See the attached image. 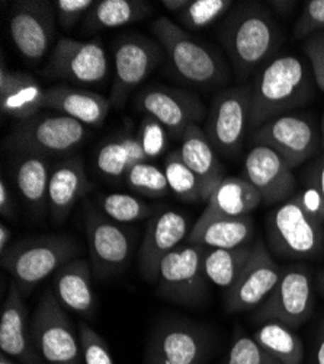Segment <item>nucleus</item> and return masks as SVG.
<instances>
[{
  "label": "nucleus",
  "instance_id": "obj_1",
  "mask_svg": "<svg viewBox=\"0 0 324 364\" xmlns=\"http://www.w3.org/2000/svg\"><path fill=\"white\" fill-rule=\"evenodd\" d=\"M311 69L296 54H278L264 65L250 85L249 133L268 121L291 114L313 97Z\"/></svg>",
  "mask_w": 324,
  "mask_h": 364
},
{
  "label": "nucleus",
  "instance_id": "obj_2",
  "mask_svg": "<svg viewBox=\"0 0 324 364\" xmlns=\"http://www.w3.org/2000/svg\"><path fill=\"white\" fill-rule=\"evenodd\" d=\"M221 41L235 76L245 80L276 57L284 37L268 8L245 4L225 18L221 26Z\"/></svg>",
  "mask_w": 324,
  "mask_h": 364
},
{
  "label": "nucleus",
  "instance_id": "obj_3",
  "mask_svg": "<svg viewBox=\"0 0 324 364\" xmlns=\"http://www.w3.org/2000/svg\"><path fill=\"white\" fill-rule=\"evenodd\" d=\"M152 33L167 54L174 72L188 83L213 87L228 82L230 70L223 57L170 18L160 16L153 21Z\"/></svg>",
  "mask_w": 324,
  "mask_h": 364
},
{
  "label": "nucleus",
  "instance_id": "obj_4",
  "mask_svg": "<svg viewBox=\"0 0 324 364\" xmlns=\"http://www.w3.org/2000/svg\"><path fill=\"white\" fill-rule=\"evenodd\" d=\"M80 247L66 235H44L16 242L2 255V267L13 277L22 294L76 259Z\"/></svg>",
  "mask_w": 324,
  "mask_h": 364
},
{
  "label": "nucleus",
  "instance_id": "obj_5",
  "mask_svg": "<svg viewBox=\"0 0 324 364\" xmlns=\"http://www.w3.org/2000/svg\"><path fill=\"white\" fill-rule=\"evenodd\" d=\"M324 220L297 194L279 204L268 218L267 230L272 250L285 258H313L323 251Z\"/></svg>",
  "mask_w": 324,
  "mask_h": 364
},
{
  "label": "nucleus",
  "instance_id": "obj_6",
  "mask_svg": "<svg viewBox=\"0 0 324 364\" xmlns=\"http://www.w3.org/2000/svg\"><path fill=\"white\" fill-rule=\"evenodd\" d=\"M87 127L67 115H35L19 121L9 146L21 154L45 158L72 154L87 137Z\"/></svg>",
  "mask_w": 324,
  "mask_h": 364
},
{
  "label": "nucleus",
  "instance_id": "obj_7",
  "mask_svg": "<svg viewBox=\"0 0 324 364\" xmlns=\"http://www.w3.org/2000/svg\"><path fill=\"white\" fill-rule=\"evenodd\" d=\"M31 333L38 354L47 364H84L79 337L52 290H47L38 301Z\"/></svg>",
  "mask_w": 324,
  "mask_h": 364
},
{
  "label": "nucleus",
  "instance_id": "obj_8",
  "mask_svg": "<svg viewBox=\"0 0 324 364\" xmlns=\"http://www.w3.org/2000/svg\"><path fill=\"white\" fill-rule=\"evenodd\" d=\"M202 245H179L160 264L157 294L184 306H198L208 294V279L203 271Z\"/></svg>",
  "mask_w": 324,
  "mask_h": 364
},
{
  "label": "nucleus",
  "instance_id": "obj_9",
  "mask_svg": "<svg viewBox=\"0 0 324 364\" xmlns=\"http://www.w3.org/2000/svg\"><path fill=\"white\" fill-rule=\"evenodd\" d=\"M314 311L311 272L304 265L282 269L281 279L269 297L256 309V322H279L291 329L304 325Z\"/></svg>",
  "mask_w": 324,
  "mask_h": 364
},
{
  "label": "nucleus",
  "instance_id": "obj_10",
  "mask_svg": "<svg viewBox=\"0 0 324 364\" xmlns=\"http://www.w3.org/2000/svg\"><path fill=\"white\" fill-rule=\"evenodd\" d=\"M252 90L249 85L225 87L213 98L205 121V134L224 156H235L249 133Z\"/></svg>",
  "mask_w": 324,
  "mask_h": 364
},
{
  "label": "nucleus",
  "instance_id": "obj_11",
  "mask_svg": "<svg viewBox=\"0 0 324 364\" xmlns=\"http://www.w3.org/2000/svg\"><path fill=\"white\" fill-rule=\"evenodd\" d=\"M162 60L160 44L138 34H127L113 46V85L111 107L121 109L134 90L143 85Z\"/></svg>",
  "mask_w": 324,
  "mask_h": 364
},
{
  "label": "nucleus",
  "instance_id": "obj_12",
  "mask_svg": "<svg viewBox=\"0 0 324 364\" xmlns=\"http://www.w3.org/2000/svg\"><path fill=\"white\" fill-rule=\"evenodd\" d=\"M253 144L267 146L288 164L298 168L310 159L321 144V133L310 117L286 114L264 123L250 133Z\"/></svg>",
  "mask_w": 324,
  "mask_h": 364
},
{
  "label": "nucleus",
  "instance_id": "obj_13",
  "mask_svg": "<svg viewBox=\"0 0 324 364\" xmlns=\"http://www.w3.org/2000/svg\"><path fill=\"white\" fill-rule=\"evenodd\" d=\"M211 348L207 329L189 321L169 319L153 331L145 364H203Z\"/></svg>",
  "mask_w": 324,
  "mask_h": 364
},
{
  "label": "nucleus",
  "instance_id": "obj_14",
  "mask_svg": "<svg viewBox=\"0 0 324 364\" xmlns=\"http://www.w3.org/2000/svg\"><path fill=\"white\" fill-rule=\"evenodd\" d=\"M134 105L138 112L156 119L174 137H182L186 129L198 124L207 112L195 94L166 85L143 87L135 97Z\"/></svg>",
  "mask_w": 324,
  "mask_h": 364
},
{
  "label": "nucleus",
  "instance_id": "obj_15",
  "mask_svg": "<svg viewBox=\"0 0 324 364\" xmlns=\"http://www.w3.org/2000/svg\"><path fill=\"white\" fill-rule=\"evenodd\" d=\"M54 4L44 0H21L9 16V36L18 53L31 65L47 54L55 34Z\"/></svg>",
  "mask_w": 324,
  "mask_h": 364
},
{
  "label": "nucleus",
  "instance_id": "obj_16",
  "mask_svg": "<svg viewBox=\"0 0 324 364\" xmlns=\"http://www.w3.org/2000/svg\"><path fill=\"white\" fill-rule=\"evenodd\" d=\"M108 55L99 40L62 38L55 44L44 75L79 85H96L108 76Z\"/></svg>",
  "mask_w": 324,
  "mask_h": 364
},
{
  "label": "nucleus",
  "instance_id": "obj_17",
  "mask_svg": "<svg viewBox=\"0 0 324 364\" xmlns=\"http://www.w3.org/2000/svg\"><path fill=\"white\" fill-rule=\"evenodd\" d=\"M84 230L94 276L106 280L118 274L130 261L133 251L127 230L94 208L86 211Z\"/></svg>",
  "mask_w": 324,
  "mask_h": 364
},
{
  "label": "nucleus",
  "instance_id": "obj_18",
  "mask_svg": "<svg viewBox=\"0 0 324 364\" xmlns=\"http://www.w3.org/2000/svg\"><path fill=\"white\" fill-rule=\"evenodd\" d=\"M282 269L263 240L253 245L252 257L234 286L227 291L225 308L230 314L257 309L278 284Z\"/></svg>",
  "mask_w": 324,
  "mask_h": 364
},
{
  "label": "nucleus",
  "instance_id": "obj_19",
  "mask_svg": "<svg viewBox=\"0 0 324 364\" xmlns=\"http://www.w3.org/2000/svg\"><path fill=\"white\" fill-rule=\"evenodd\" d=\"M245 178L257 190L267 205L282 204L297 188L296 175L272 149L253 144L245 161Z\"/></svg>",
  "mask_w": 324,
  "mask_h": 364
},
{
  "label": "nucleus",
  "instance_id": "obj_20",
  "mask_svg": "<svg viewBox=\"0 0 324 364\" xmlns=\"http://www.w3.org/2000/svg\"><path fill=\"white\" fill-rule=\"evenodd\" d=\"M188 237V219L179 211H163L145 229L140 248V271L145 282L156 284L159 268L166 255Z\"/></svg>",
  "mask_w": 324,
  "mask_h": 364
},
{
  "label": "nucleus",
  "instance_id": "obj_21",
  "mask_svg": "<svg viewBox=\"0 0 324 364\" xmlns=\"http://www.w3.org/2000/svg\"><path fill=\"white\" fill-rule=\"evenodd\" d=\"M0 348L19 364H44L38 354L31 326H28V312L23 294L16 284H12L4 303L0 318Z\"/></svg>",
  "mask_w": 324,
  "mask_h": 364
},
{
  "label": "nucleus",
  "instance_id": "obj_22",
  "mask_svg": "<svg viewBox=\"0 0 324 364\" xmlns=\"http://www.w3.org/2000/svg\"><path fill=\"white\" fill-rule=\"evenodd\" d=\"M92 190L94 184L86 175L82 158H66L54 164L48 184V210L52 223L65 222L76 203Z\"/></svg>",
  "mask_w": 324,
  "mask_h": 364
},
{
  "label": "nucleus",
  "instance_id": "obj_23",
  "mask_svg": "<svg viewBox=\"0 0 324 364\" xmlns=\"http://www.w3.org/2000/svg\"><path fill=\"white\" fill-rule=\"evenodd\" d=\"M44 108L67 115L86 127H99L109 114L111 102L94 90L62 83L45 89Z\"/></svg>",
  "mask_w": 324,
  "mask_h": 364
},
{
  "label": "nucleus",
  "instance_id": "obj_24",
  "mask_svg": "<svg viewBox=\"0 0 324 364\" xmlns=\"http://www.w3.org/2000/svg\"><path fill=\"white\" fill-rule=\"evenodd\" d=\"M182 161L196 175L201 182L203 203H207L224 176V166L217 151L210 143L207 134L198 124H192L182 136V144L178 149Z\"/></svg>",
  "mask_w": 324,
  "mask_h": 364
},
{
  "label": "nucleus",
  "instance_id": "obj_25",
  "mask_svg": "<svg viewBox=\"0 0 324 364\" xmlns=\"http://www.w3.org/2000/svg\"><path fill=\"white\" fill-rule=\"evenodd\" d=\"M45 89L40 82L25 72L0 68V109L4 115L19 121L38 115L44 108Z\"/></svg>",
  "mask_w": 324,
  "mask_h": 364
},
{
  "label": "nucleus",
  "instance_id": "obj_26",
  "mask_svg": "<svg viewBox=\"0 0 324 364\" xmlns=\"http://www.w3.org/2000/svg\"><path fill=\"white\" fill-rule=\"evenodd\" d=\"M92 274V267L86 259H73L55 272L52 291L65 309L84 316L95 312Z\"/></svg>",
  "mask_w": 324,
  "mask_h": 364
},
{
  "label": "nucleus",
  "instance_id": "obj_27",
  "mask_svg": "<svg viewBox=\"0 0 324 364\" xmlns=\"http://www.w3.org/2000/svg\"><path fill=\"white\" fill-rule=\"evenodd\" d=\"M260 204V194L245 176H225L208 198L199 219L245 218Z\"/></svg>",
  "mask_w": 324,
  "mask_h": 364
},
{
  "label": "nucleus",
  "instance_id": "obj_28",
  "mask_svg": "<svg viewBox=\"0 0 324 364\" xmlns=\"http://www.w3.org/2000/svg\"><path fill=\"white\" fill-rule=\"evenodd\" d=\"M255 233V222L245 218H217L201 220L192 226L186 240L191 245H202L211 250H230L247 245Z\"/></svg>",
  "mask_w": 324,
  "mask_h": 364
},
{
  "label": "nucleus",
  "instance_id": "obj_29",
  "mask_svg": "<svg viewBox=\"0 0 324 364\" xmlns=\"http://www.w3.org/2000/svg\"><path fill=\"white\" fill-rule=\"evenodd\" d=\"M13 166L18 191L25 201L28 210L34 216H43L48 207V184L52 165L50 158L21 154Z\"/></svg>",
  "mask_w": 324,
  "mask_h": 364
},
{
  "label": "nucleus",
  "instance_id": "obj_30",
  "mask_svg": "<svg viewBox=\"0 0 324 364\" xmlns=\"http://www.w3.org/2000/svg\"><path fill=\"white\" fill-rule=\"evenodd\" d=\"M145 161L149 159L141 147L138 134L131 130L105 140L95 155L96 171L109 179L125 178L134 165Z\"/></svg>",
  "mask_w": 324,
  "mask_h": 364
},
{
  "label": "nucleus",
  "instance_id": "obj_31",
  "mask_svg": "<svg viewBox=\"0 0 324 364\" xmlns=\"http://www.w3.org/2000/svg\"><path fill=\"white\" fill-rule=\"evenodd\" d=\"M153 12V6L144 0H99L83 21L84 33H96L102 29L125 26Z\"/></svg>",
  "mask_w": 324,
  "mask_h": 364
},
{
  "label": "nucleus",
  "instance_id": "obj_32",
  "mask_svg": "<svg viewBox=\"0 0 324 364\" xmlns=\"http://www.w3.org/2000/svg\"><path fill=\"white\" fill-rule=\"evenodd\" d=\"M253 252V247L245 245L230 250H207L203 257V271L207 279L221 289L230 290L238 282Z\"/></svg>",
  "mask_w": 324,
  "mask_h": 364
},
{
  "label": "nucleus",
  "instance_id": "obj_33",
  "mask_svg": "<svg viewBox=\"0 0 324 364\" xmlns=\"http://www.w3.org/2000/svg\"><path fill=\"white\" fill-rule=\"evenodd\" d=\"M255 340L281 364H303L304 344L294 329L279 322H267L257 329Z\"/></svg>",
  "mask_w": 324,
  "mask_h": 364
},
{
  "label": "nucleus",
  "instance_id": "obj_34",
  "mask_svg": "<svg viewBox=\"0 0 324 364\" xmlns=\"http://www.w3.org/2000/svg\"><path fill=\"white\" fill-rule=\"evenodd\" d=\"M164 173L169 190L182 201L203 203L201 182L182 161L179 150H173L164 159Z\"/></svg>",
  "mask_w": 324,
  "mask_h": 364
},
{
  "label": "nucleus",
  "instance_id": "obj_35",
  "mask_svg": "<svg viewBox=\"0 0 324 364\" xmlns=\"http://www.w3.org/2000/svg\"><path fill=\"white\" fill-rule=\"evenodd\" d=\"M233 5L234 2L231 0H189L186 8L176 15V18L189 31H199L213 25L227 14Z\"/></svg>",
  "mask_w": 324,
  "mask_h": 364
},
{
  "label": "nucleus",
  "instance_id": "obj_36",
  "mask_svg": "<svg viewBox=\"0 0 324 364\" xmlns=\"http://www.w3.org/2000/svg\"><path fill=\"white\" fill-rule=\"evenodd\" d=\"M99 204L105 216L116 223H130L143 220L153 213V210L149 204L130 194L112 193L104 196Z\"/></svg>",
  "mask_w": 324,
  "mask_h": 364
},
{
  "label": "nucleus",
  "instance_id": "obj_37",
  "mask_svg": "<svg viewBox=\"0 0 324 364\" xmlns=\"http://www.w3.org/2000/svg\"><path fill=\"white\" fill-rule=\"evenodd\" d=\"M124 179L133 191L149 197H164L170 191L164 169L149 161L134 165Z\"/></svg>",
  "mask_w": 324,
  "mask_h": 364
},
{
  "label": "nucleus",
  "instance_id": "obj_38",
  "mask_svg": "<svg viewBox=\"0 0 324 364\" xmlns=\"http://www.w3.org/2000/svg\"><path fill=\"white\" fill-rule=\"evenodd\" d=\"M79 341L84 364H115L106 341L86 322L79 325Z\"/></svg>",
  "mask_w": 324,
  "mask_h": 364
},
{
  "label": "nucleus",
  "instance_id": "obj_39",
  "mask_svg": "<svg viewBox=\"0 0 324 364\" xmlns=\"http://www.w3.org/2000/svg\"><path fill=\"white\" fill-rule=\"evenodd\" d=\"M227 364H281L272 354L262 348L255 338L238 336L228 353Z\"/></svg>",
  "mask_w": 324,
  "mask_h": 364
},
{
  "label": "nucleus",
  "instance_id": "obj_40",
  "mask_svg": "<svg viewBox=\"0 0 324 364\" xmlns=\"http://www.w3.org/2000/svg\"><path fill=\"white\" fill-rule=\"evenodd\" d=\"M137 134L147 159L150 161L163 155V151L167 147V132L156 119L145 117Z\"/></svg>",
  "mask_w": 324,
  "mask_h": 364
},
{
  "label": "nucleus",
  "instance_id": "obj_41",
  "mask_svg": "<svg viewBox=\"0 0 324 364\" xmlns=\"http://www.w3.org/2000/svg\"><path fill=\"white\" fill-rule=\"evenodd\" d=\"M317 33H324V0H308L294 26V37L306 40Z\"/></svg>",
  "mask_w": 324,
  "mask_h": 364
},
{
  "label": "nucleus",
  "instance_id": "obj_42",
  "mask_svg": "<svg viewBox=\"0 0 324 364\" xmlns=\"http://www.w3.org/2000/svg\"><path fill=\"white\" fill-rule=\"evenodd\" d=\"M52 4L58 23L70 31L80 21H84L86 15L94 8L95 0H57Z\"/></svg>",
  "mask_w": 324,
  "mask_h": 364
},
{
  "label": "nucleus",
  "instance_id": "obj_43",
  "mask_svg": "<svg viewBox=\"0 0 324 364\" xmlns=\"http://www.w3.org/2000/svg\"><path fill=\"white\" fill-rule=\"evenodd\" d=\"M303 50L310 62L314 82L324 92V33H317L306 38Z\"/></svg>",
  "mask_w": 324,
  "mask_h": 364
},
{
  "label": "nucleus",
  "instance_id": "obj_44",
  "mask_svg": "<svg viewBox=\"0 0 324 364\" xmlns=\"http://www.w3.org/2000/svg\"><path fill=\"white\" fill-rule=\"evenodd\" d=\"M303 197L314 213L324 220V158L318 162L311 178L310 188L303 194Z\"/></svg>",
  "mask_w": 324,
  "mask_h": 364
},
{
  "label": "nucleus",
  "instance_id": "obj_45",
  "mask_svg": "<svg viewBox=\"0 0 324 364\" xmlns=\"http://www.w3.org/2000/svg\"><path fill=\"white\" fill-rule=\"evenodd\" d=\"M15 201L11 193V188L8 186V182L5 178L0 181V213L5 218H15Z\"/></svg>",
  "mask_w": 324,
  "mask_h": 364
},
{
  "label": "nucleus",
  "instance_id": "obj_46",
  "mask_svg": "<svg viewBox=\"0 0 324 364\" xmlns=\"http://www.w3.org/2000/svg\"><path fill=\"white\" fill-rule=\"evenodd\" d=\"M313 364H324V319L320 322L315 332Z\"/></svg>",
  "mask_w": 324,
  "mask_h": 364
},
{
  "label": "nucleus",
  "instance_id": "obj_47",
  "mask_svg": "<svg viewBox=\"0 0 324 364\" xmlns=\"http://www.w3.org/2000/svg\"><path fill=\"white\" fill-rule=\"evenodd\" d=\"M188 4L189 0H162V5L174 15H178L181 11H184Z\"/></svg>",
  "mask_w": 324,
  "mask_h": 364
},
{
  "label": "nucleus",
  "instance_id": "obj_48",
  "mask_svg": "<svg viewBox=\"0 0 324 364\" xmlns=\"http://www.w3.org/2000/svg\"><path fill=\"white\" fill-rule=\"evenodd\" d=\"M11 237H12V230L4 223L0 225V255H4L8 251Z\"/></svg>",
  "mask_w": 324,
  "mask_h": 364
},
{
  "label": "nucleus",
  "instance_id": "obj_49",
  "mask_svg": "<svg viewBox=\"0 0 324 364\" xmlns=\"http://www.w3.org/2000/svg\"><path fill=\"white\" fill-rule=\"evenodd\" d=\"M317 287H318V291L321 293V296H324V268L318 272V276H317Z\"/></svg>",
  "mask_w": 324,
  "mask_h": 364
},
{
  "label": "nucleus",
  "instance_id": "obj_50",
  "mask_svg": "<svg viewBox=\"0 0 324 364\" xmlns=\"http://www.w3.org/2000/svg\"><path fill=\"white\" fill-rule=\"evenodd\" d=\"M0 364H19V363L13 361L12 357H9L5 353H2V355H0Z\"/></svg>",
  "mask_w": 324,
  "mask_h": 364
},
{
  "label": "nucleus",
  "instance_id": "obj_51",
  "mask_svg": "<svg viewBox=\"0 0 324 364\" xmlns=\"http://www.w3.org/2000/svg\"><path fill=\"white\" fill-rule=\"evenodd\" d=\"M320 133H321V144L324 146V114L321 118V124H320Z\"/></svg>",
  "mask_w": 324,
  "mask_h": 364
}]
</instances>
